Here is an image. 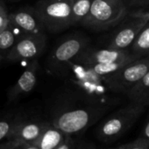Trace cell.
<instances>
[{
    "label": "cell",
    "instance_id": "cell-14",
    "mask_svg": "<svg viewBox=\"0 0 149 149\" xmlns=\"http://www.w3.org/2000/svg\"><path fill=\"white\" fill-rule=\"evenodd\" d=\"M129 50L138 57L149 56V22L139 33Z\"/></svg>",
    "mask_w": 149,
    "mask_h": 149
},
{
    "label": "cell",
    "instance_id": "cell-21",
    "mask_svg": "<svg viewBox=\"0 0 149 149\" xmlns=\"http://www.w3.org/2000/svg\"><path fill=\"white\" fill-rule=\"evenodd\" d=\"M129 16L132 17V18H141L143 19L146 20L147 22H149V11L137 10V11H134V12L131 13V14Z\"/></svg>",
    "mask_w": 149,
    "mask_h": 149
},
{
    "label": "cell",
    "instance_id": "cell-18",
    "mask_svg": "<svg viewBox=\"0 0 149 149\" xmlns=\"http://www.w3.org/2000/svg\"><path fill=\"white\" fill-rule=\"evenodd\" d=\"M120 147L121 149H149V140L140 136L130 143L120 146Z\"/></svg>",
    "mask_w": 149,
    "mask_h": 149
},
{
    "label": "cell",
    "instance_id": "cell-8",
    "mask_svg": "<svg viewBox=\"0 0 149 149\" xmlns=\"http://www.w3.org/2000/svg\"><path fill=\"white\" fill-rule=\"evenodd\" d=\"M137 55L132 54L129 49L127 50H118L113 48H103L96 49L90 47L89 46L82 51L73 61L83 64H106L118 62L126 60L138 59Z\"/></svg>",
    "mask_w": 149,
    "mask_h": 149
},
{
    "label": "cell",
    "instance_id": "cell-7",
    "mask_svg": "<svg viewBox=\"0 0 149 149\" xmlns=\"http://www.w3.org/2000/svg\"><path fill=\"white\" fill-rule=\"evenodd\" d=\"M46 45L47 37L44 33L22 35L9 50L6 59L9 61L34 60L41 54Z\"/></svg>",
    "mask_w": 149,
    "mask_h": 149
},
{
    "label": "cell",
    "instance_id": "cell-17",
    "mask_svg": "<svg viewBox=\"0 0 149 149\" xmlns=\"http://www.w3.org/2000/svg\"><path fill=\"white\" fill-rule=\"evenodd\" d=\"M14 26L8 23V25L0 31V51L10 50L12 47L19 40L18 35L15 33Z\"/></svg>",
    "mask_w": 149,
    "mask_h": 149
},
{
    "label": "cell",
    "instance_id": "cell-25",
    "mask_svg": "<svg viewBox=\"0 0 149 149\" xmlns=\"http://www.w3.org/2000/svg\"><path fill=\"white\" fill-rule=\"evenodd\" d=\"M147 5H149V0H135L132 4V6L142 7V6H145Z\"/></svg>",
    "mask_w": 149,
    "mask_h": 149
},
{
    "label": "cell",
    "instance_id": "cell-11",
    "mask_svg": "<svg viewBox=\"0 0 149 149\" xmlns=\"http://www.w3.org/2000/svg\"><path fill=\"white\" fill-rule=\"evenodd\" d=\"M8 20L15 28L25 34H35L45 30L34 8H23L8 14Z\"/></svg>",
    "mask_w": 149,
    "mask_h": 149
},
{
    "label": "cell",
    "instance_id": "cell-2",
    "mask_svg": "<svg viewBox=\"0 0 149 149\" xmlns=\"http://www.w3.org/2000/svg\"><path fill=\"white\" fill-rule=\"evenodd\" d=\"M146 105L130 103L114 111L104 119L96 129L97 139L104 143H111L127 132L143 114Z\"/></svg>",
    "mask_w": 149,
    "mask_h": 149
},
{
    "label": "cell",
    "instance_id": "cell-5",
    "mask_svg": "<svg viewBox=\"0 0 149 149\" xmlns=\"http://www.w3.org/2000/svg\"><path fill=\"white\" fill-rule=\"evenodd\" d=\"M90 44L89 39L82 33H74L63 39L49 54L47 61L48 72L62 74L68 63Z\"/></svg>",
    "mask_w": 149,
    "mask_h": 149
},
{
    "label": "cell",
    "instance_id": "cell-22",
    "mask_svg": "<svg viewBox=\"0 0 149 149\" xmlns=\"http://www.w3.org/2000/svg\"><path fill=\"white\" fill-rule=\"evenodd\" d=\"M18 142L13 140H7L0 144V149H16Z\"/></svg>",
    "mask_w": 149,
    "mask_h": 149
},
{
    "label": "cell",
    "instance_id": "cell-30",
    "mask_svg": "<svg viewBox=\"0 0 149 149\" xmlns=\"http://www.w3.org/2000/svg\"><path fill=\"white\" fill-rule=\"evenodd\" d=\"M124 1H125V3H126V0H124Z\"/></svg>",
    "mask_w": 149,
    "mask_h": 149
},
{
    "label": "cell",
    "instance_id": "cell-24",
    "mask_svg": "<svg viewBox=\"0 0 149 149\" xmlns=\"http://www.w3.org/2000/svg\"><path fill=\"white\" fill-rule=\"evenodd\" d=\"M141 137L146 139L149 140V115H148V118H147V120H146V125L142 131V134H141Z\"/></svg>",
    "mask_w": 149,
    "mask_h": 149
},
{
    "label": "cell",
    "instance_id": "cell-23",
    "mask_svg": "<svg viewBox=\"0 0 149 149\" xmlns=\"http://www.w3.org/2000/svg\"><path fill=\"white\" fill-rule=\"evenodd\" d=\"M74 149H97V148L91 143L81 141V142L77 143V146H76V147H74Z\"/></svg>",
    "mask_w": 149,
    "mask_h": 149
},
{
    "label": "cell",
    "instance_id": "cell-26",
    "mask_svg": "<svg viewBox=\"0 0 149 149\" xmlns=\"http://www.w3.org/2000/svg\"><path fill=\"white\" fill-rule=\"evenodd\" d=\"M134 1H135V0H126V2H127L130 6H132V4H133Z\"/></svg>",
    "mask_w": 149,
    "mask_h": 149
},
{
    "label": "cell",
    "instance_id": "cell-9",
    "mask_svg": "<svg viewBox=\"0 0 149 149\" xmlns=\"http://www.w3.org/2000/svg\"><path fill=\"white\" fill-rule=\"evenodd\" d=\"M130 18L131 19L124 23L113 33L107 47L118 50H127L132 46L135 38L147 21L141 18Z\"/></svg>",
    "mask_w": 149,
    "mask_h": 149
},
{
    "label": "cell",
    "instance_id": "cell-29",
    "mask_svg": "<svg viewBox=\"0 0 149 149\" xmlns=\"http://www.w3.org/2000/svg\"><path fill=\"white\" fill-rule=\"evenodd\" d=\"M2 4H3V2H1V1H0V6H1Z\"/></svg>",
    "mask_w": 149,
    "mask_h": 149
},
{
    "label": "cell",
    "instance_id": "cell-4",
    "mask_svg": "<svg viewBox=\"0 0 149 149\" xmlns=\"http://www.w3.org/2000/svg\"><path fill=\"white\" fill-rule=\"evenodd\" d=\"M34 10L45 30L58 33L73 26L71 0H40Z\"/></svg>",
    "mask_w": 149,
    "mask_h": 149
},
{
    "label": "cell",
    "instance_id": "cell-6",
    "mask_svg": "<svg viewBox=\"0 0 149 149\" xmlns=\"http://www.w3.org/2000/svg\"><path fill=\"white\" fill-rule=\"evenodd\" d=\"M149 70V56L139 57L107 76L110 90L115 94H124L136 84Z\"/></svg>",
    "mask_w": 149,
    "mask_h": 149
},
{
    "label": "cell",
    "instance_id": "cell-1",
    "mask_svg": "<svg viewBox=\"0 0 149 149\" xmlns=\"http://www.w3.org/2000/svg\"><path fill=\"white\" fill-rule=\"evenodd\" d=\"M109 107L83 103L78 106L61 107L54 112L50 123L66 135L72 136L87 130L99 121Z\"/></svg>",
    "mask_w": 149,
    "mask_h": 149
},
{
    "label": "cell",
    "instance_id": "cell-19",
    "mask_svg": "<svg viewBox=\"0 0 149 149\" xmlns=\"http://www.w3.org/2000/svg\"><path fill=\"white\" fill-rule=\"evenodd\" d=\"M77 141L74 140L72 136L67 135L64 140L55 148V149H74L77 146Z\"/></svg>",
    "mask_w": 149,
    "mask_h": 149
},
{
    "label": "cell",
    "instance_id": "cell-16",
    "mask_svg": "<svg viewBox=\"0 0 149 149\" xmlns=\"http://www.w3.org/2000/svg\"><path fill=\"white\" fill-rule=\"evenodd\" d=\"M23 117L19 115H9L0 118V141L9 139L13 132Z\"/></svg>",
    "mask_w": 149,
    "mask_h": 149
},
{
    "label": "cell",
    "instance_id": "cell-20",
    "mask_svg": "<svg viewBox=\"0 0 149 149\" xmlns=\"http://www.w3.org/2000/svg\"><path fill=\"white\" fill-rule=\"evenodd\" d=\"M9 23L8 13L4 4L0 6V31H2Z\"/></svg>",
    "mask_w": 149,
    "mask_h": 149
},
{
    "label": "cell",
    "instance_id": "cell-12",
    "mask_svg": "<svg viewBox=\"0 0 149 149\" xmlns=\"http://www.w3.org/2000/svg\"><path fill=\"white\" fill-rule=\"evenodd\" d=\"M37 72H38V61L32 60L26 70L22 73L17 83L9 91L8 99L13 102L17 100L21 96L30 93L37 84Z\"/></svg>",
    "mask_w": 149,
    "mask_h": 149
},
{
    "label": "cell",
    "instance_id": "cell-13",
    "mask_svg": "<svg viewBox=\"0 0 149 149\" xmlns=\"http://www.w3.org/2000/svg\"><path fill=\"white\" fill-rule=\"evenodd\" d=\"M130 102L147 106L149 104V70L125 94Z\"/></svg>",
    "mask_w": 149,
    "mask_h": 149
},
{
    "label": "cell",
    "instance_id": "cell-3",
    "mask_svg": "<svg viewBox=\"0 0 149 149\" xmlns=\"http://www.w3.org/2000/svg\"><path fill=\"white\" fill-rule=\"evenodd\" d=\"M126 15L124 0H93L89 13L80 24L94 31H104L119 24Z\"/></svg>",
    "mask_w": 149,
    "mask_h": 149
},
{
    "label": "cell",
    "instance_id": "cell-28",
    "mask_svg": "<svg viewBox=\"0 0 149 149\" xmlns=\"http://www.w3.org/2000/svg\"><path fill=\"white\" fill-rule=\"evenodd\" d=\"M2 59H3V56L0 54V62H1V61H2Z\"/></svg>",
    "mask_w": 149,
    "mask_h": 149
},
{
    "label": "cell",
    "instance_id": "cell-10",
    "mask_svg": "<svg viewBox=\"0 0 149 149\" xmlns=\"http://www.w3.org/2000/svg\"><path fill=\"white\" fill-rule=\"evenodd\" d=\"M49 121L21 118L8 140L21 144H30L37 140L48 125Z\"/></svg>",
    "mask_w": 149,
    "mask_h": 149
},
{
    "label": "cell",
    "instance_id": "cell-15",
    "mask_svg": "<svg viewBox=\"0 0 149 149\" xmlns=\"http://www.w3.org/2000/svg\"><path fill=\"white\" fill-rule=\"evenodd\" d=\"M93 0H71L73 25L80 24L89 13Z\"/></svg>",
    "mask_w": 149,
    "mask_h": 149
},
{
    "label": "cell",
    "instance_id": "cell-27",
    "mask_svg": "<svg viewBox=\"0 0 149 149\" xmlns=\"http://www.w3.org/2000/svg\"><path fill=\"white\" fill-rule=\"evenodd\" d=\"M108 149H121L120 146H118V147H114V148H108Z\"/></svg>",
    "mask_w": 149,
    "mask_h": 149
}]
</instances>
